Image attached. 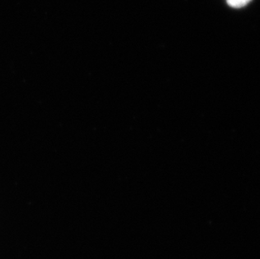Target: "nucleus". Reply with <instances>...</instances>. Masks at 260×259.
<instances>
[{"instance_id": "1", "label": "nucleus", "mask_w": 260, "mask_h": 259, "mask_svg": "<svg viewBox=\"0 0 260 259\" xmlns=\"http://www.w3.org/2000/svg\"><path fill=\"white\" fill-rule=\"evenodd\" d=\"M252 0H226L228 5L232 8L235 9H240V8L244 7L246 5L249 4Z\"/></svg>"}]
</instances>
